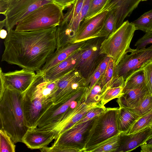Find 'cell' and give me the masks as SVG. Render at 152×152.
<instances>
[{
	"mask_svg": "<svg viewBox=\"0 0 152 152\" xmlns=\"http://www.w3.org/2000/svg\"><path fill=\"white\" fill-rule=\"evenodd\" d=\"M36 72L23 98L25 119L29 128L37 127L40 118L53 104L57 90L58 79L50 80L46 78L44 72L39 70Z\"/></svg>",
	"mask_w": 152,
	"mask_h": 152,
	"instance_id": "obj_2",
	"label": "cell"
},
{
	"mask_svg": "<svg viewBox=\"0 0 152 152\" xmlns=\"http://www.w3.org/2000/svg\"><path fill=\"white\" fill-rule=\"evenodd\" d=\"M140 147L141 152H152V146L142 145Z\"/></svg>",
	"mask_w": 152,
	"mask_h": 152,
	"instance_id": "obj_41",
	"label": "cell"
},
{
	"mask_svg": "<svg viewBox=\"0 0 152 152\" xmlns=\"http://www.w3.org/2000/svg\"><path fill=\"white\" fill-rule=\"evenodd\" d=\"M118 109L106 108L104 111L96 117L85 142L86 150L88 147L120 133L117 125Z\"/></svg>",
	"mask_w": 152,
	"mask_h": 152,
	"instance_id": "obj_7",
	"label": "cell"
},
{
	"mask_svg": "<svg viewBox=\"0 0 152 152\" xmlns=\"http://www.w3.org/2000/svg\"><path fill=\"white\" fill-rule=\"evenodd\" d=\"M151 127L152 128V126H151Z\"/></svg>",
	"mask_w": 152,
	"mask_h": 152,
	"instance_id": "obj_47",
	"label": "cell"
},
{
	"mask_svg": "<svg viewBox=\"0 0 152 152\" xmlns=\"http://www.w3.org/2000/svg\"><path fill=\"white\" fill-rule=\"evenodd\" d=\"M5 26V18L0 22V30L3 29L4 27Z\"/></svg>",
	"mask_w": 152,
	"mask_h": 152,
	"instance_id": "obj_44",
	"label": "cell"
},
{
	"mask_svg": "<svg viewBox=\"0 0 152 152\" xmlns=\"http://www.w3.org/2000/svg\"><path fill=\"white\" fill-rule=\"evenodd\" d=\"M86 87V79L73 69L58 79L53 104L65 102Z\"/></svg>",
	"mask_w": 152,
	"mask_h": 152,
	"instance_id": "obj_9",
	"label": "cell"
},
{
	"mask_svg": "<svg viewBox=\"0 0 152 152\" xmlns=\"http://www.w3.org/2000/svg\"><path fill=\"white\" fill-rule=\"evenodd\" d=\"M56 138V132L52 130H39L36 127L28 128L23 137L22 142L31 149H39L47 147Z\"/></svg>",
	"mask_w": 152,
	"mask_h": 152,
	"instance_id": "obj_14",
	"label": "cell"
},
{
	"mask_svg": "<svg viewBox=\"0 0 152 152\" xmlns=\"http://www.w3.org/2000/svg\"><path fill=\"white\" fill-rule=\"evenodd\" d=\"M23 95L17 91L5 89L0 98L1 128L7 132L15 143L22 142L29 128L23 107Z\"/></svg>",
	"mask_w": 152,
	"mask_h": 152,
	"instance_id": "obj_3",
	"label": "cell"
},
{
	"mask_svg": "<svg viewBox=\"0 0 152 152\" xmlns=\"http://www.w3.org/2000/svg\"><path fill=\"white\" fill-rule=\"evenodd\" d=\"M110 58V57L105 55L101 59L97 66V67L101 72L102 76L106 70Z\"/></svg>",
	"mask_w": 152,
	"mask_h": 152,
	"instance_id": "obj_39",
	"label": "cell"
},
{
	"mask_svg": "<svg viewBox=\"0 0 152 152\" xmlns=\"http://www.w3.org/2000/svg\"><path fill=\"white\" fill-rule=\"evenodd\" d=\"M101 89L99 80L91 88L88 89L85 98L84 102L86 104L100 102Z\"/></svg>",
	"mask_w": 152,
	"mask_h": 152,
	"instance_id": "obj_31",
	"label": "cell"
},
{
	"mask_svg": "<svg viewBox=\"0 0 152 152\" xmlns=\"http://www.w3.org/2000/svg\"><path fill=\"white\" fill-rule=\"evenodd\" d=\"M56 28L26 31L11 30L4 42L1 61L39 71L56 49Z\"/></svg>",
	"mask_w": 152,
	"mask_h": 152,
	"instance_id": "obj_1",
	"label": "cell"
},
{
	"mask_svg": "<svg viewBox=\"0 0 152 152\" xmlns=\"http://www.w3.org/2000/svg\"><path fill=\"white\" fill-rule=\"evenodd\" d=\"M86 41L67 44L56 49L39 70L45 72L64 61L72 54L80 50Z\"/></svg>",
	"mask_w": 152,
	"mask_h": 152,
	"instance_id": "obj_17",
	"label": "cell"
},
{
	"mask_svg": "<svg viewBox=\"0 0 152 152\" xmlns=\"http://www.w3.org/2000/svg\"><path fill=\"white\" fill-rule=\"evenodd\" d=\"M82 53V50L81 49L72 54L64 61L45 72L46 78L51 81L56 80L69 71L75 68Z\"/></svg>",
	"mask_w": 152,
	"mask_h": 152,
	"instance_id": "obj_18",
	"label": "cell"
},
{
	"mask_svg": "<svg viewBox=\"0 0 152 152\" xmlns=\"http://www.w3.org/2000/svg\"><path fill=\"white\" fill-rule=\"evenodd\" d=\"M142 145L152 146V134L149 137L145 142Z\"/></svg>",
	"mask_w": 152,
	"mask_h": 152,
	"instance_id": "obj_43",
	"label": "cell"
},
{
	"mask_svg": "<svg viewBox=\"0 0 152 152\" xmlns=\"http://www.w3.org/2000/svg\"><path fill=\"white\" fill-rule=\"evenodd\" d=\"M55 4L63 10L71 6L76 0H53Z\"/></svg>",
	"mask_w": 152,
	"mask_h": 152,
	"instance_id": "obj_38",
	"label": "cell"
},
{
	"mask_svg": "<svg viewBox=\"0 0 152 152\" xmlns=\"http://www.w3.org/2000/svg\"><path fill=\"white\" fill-rule=\"evenodd\" d=\"M145 78L146 86L149 94H152V62L143 68Z\"/></svg>",
	"mask_w": 152,
	"mask_h": 152,
	"instance_id": "obj_35",
	"label": "cell"
},
{
	"mask_svg": "<svg viewBox=\"0 0 152 152\" xmlns=\"http://www.w3.org/2000/svg\"><path fill=\"white\" fill-rule=\"evenodd\" d=\"M95 117L85 122L75 124L59 135L51 147H47L40 151L47 152H84L86 150L85 142Z\"/></svg>",
	"mask_w": 152,
	"mask_h": 152,
	"instance_id": "obj_5",
	"label": "cell"
},
{
	"mask_svg": "<svg viewBox=\"0 0 152 152\" xmlns=\"http://www.w3.org/2000/svg\"><path fill=\"white\" fill-rule=\"evenodd\" d=\"M110 0H92L87 14L84 19L98 14L107 5Z\"/></svg>",
	"mask_w": 152,
	"mask_h": 152,
	"instance_id": "obj_32",
	"label": "cell"
},
{
	"mask_svg": "<svg viewBox=\"0 0 152 152\" xmlns=\"http://www.w3.org/2000/svg\"><path fill=\"white\" fill-rule=\"evenodd\" d=\"M117 29L115 16L112 12L108 11L102 28L99 33V37L106 38Z\"/></svg>",
	"mask_w": 152,
	"mask_h": 152,
	"instance_id": "obj_27",
	"label": "cell"
},
{
	"mask_svg": "<svg viewBox=\"0 0 152 152\" xmlns=\"http://www.w3.org/2000/svg\"><path fill=\"white\" fill-rule=\"evenodd\" d=\"M120 134L88 147L84 152H117L120 146Z\"/></svg>",
	"mask_w": 152,
	"mask_h": 152,
	"instance_id": "obj_23",
	"label": "cell"
},
{
	"mask_svg": "<svg viewBox=\"0 0 152 152\" xmlns=\"http://www.w3.org/2000/svg\"><path fill=\"white\" fill-rule=\"evenodd\" d=\"M145 84L144 72L142 69L133 73L125 80L123 91L137 88Z\"/></svg>",
	"mask_w": 152,
	"mask_h": 152,
	"instance_id": "obj_24",
	"label": "cell"
},
{
	"mask_svg": "<svg viewBox=\"0 0 152 152\" xmlns=\"http://www.w3.org/2000/svg\"><path fill=\"white\" fill-rule=\"evenodd\" d=\"M36 74L34 71L25 69L4 73L0 68V78L2 80L5 88L22 93L30 86Z\"/></svg>",
	"mask_w": 152,
	"mask_h": 152,
	"instance_id": "obj_12",
	"label": "cell"
},
{
	"mask_svg": "<svg viewBox=\"0 0 152 152\" xmlns=\"http://www.w3.org/2000/svg\"><path fill=\"white\" fill-rule=\"evenodd\" d=\"M9 1L0 0V13L4 15L8 8Z\"/></svg>",
	"mask_w": 152,
	"mask_h": 152,
	"instance_id": "obj_40",
	"label": "cell"
},
{
	"mask_svg": "<svg viewBox=\"0 0 152 152\" xmlns=\"http://www.w3.org/2000/svg\"><path fill=\"white\" fill-rule=\"evenodd\" d=\"M152 134L151 127L129 134L120 133V146L117 152H127L133 150L143 145Z\"/></svg>",
	"mask_w": 152,
	"mask_h": 152,
	"instance_id": "obj_16",
	"label": "cell"
},
{
	"mask_svg": "<svg viewBox=\"0 0 152 152\" xmlns=\"http://www.w3.org/2000/svg\"><path fill=\"white\" fill-rule=\"evenodd\" d=\"M84 1L85 0H76L72 5L68 8L66 12L64 14L60 23L68 24L72 21L80 11Z\"/></svg>",
	"mask_w": 152,
	"mask_h": 152,
	"instance_id": "obj_28",
	"label": "cell"
},
{
	"mask_svg": "<svg viewBox=\"0 0 152 152\" xmlns=\"http://www.w3.org/2000/svg\"><path fill=\"white\" fill-rule=\"evenodd\" d=\"M53 3V0H10L5 16L7 32L29 13L44 4Z\"/></svg>",
	"mask_w": 152,
	"mask_h": 152,
	"instance_id": "obj_11",
	"label": "cell"
},
{
	"mask_svg": "<svg viewBox=\"0 0 152 152\" xmlns=\"http://www.w3.org/2000/svg\"><path fill=\"white\" fill-rule=\"evenodd\" d=\"M152 44V32L146 33L141 38L136 42L135 46L136 49L145 48L146 46L149 44Z\"/></svg>",
	"mask_w": 152,
	"mask_h": 152,
	"instance_id": "obj_36",
	"label": "cell"
},
{
	"mask_svg": "<svg viewBox=\"0 0 152 152\" xmlns=\"http://www.w3.org/2000/svg\"><path fill=\"white\" fill-rule=\"evenodd\" d=\"M148 0H142V1H148Z\"/></svg>",
	"mask_w": 152,
	"mask_h": 152,
	"instance_id": "obj_45",
	"label": "cell"
},
{
	"mask_svg": "<svg viewBox=\"0 0 152 152\" xmlns=\"http://www.w3.org/2000/svg\"><path fill=\"white\" fill-rule=\"evenodd\" d=\"M128 109L141 116L148 113L152 110V94H147L137 107Z\"/></svg>",
	"mask_w": 152,
	"mask_h": 152,
	"instance_id": "obj_29",
	"label": "cell"
},
{
	"mask_svg": "<svg viewBox=\"0 0 152 152\" xmlns=\"http://www.w3.org/2000/svg\"><path fill=\"white\" fill-rule=\"evenodd\" d=\"M101 76V72L97 67L91 74L86 79V87L89 89L91 88L99 80Z\"/></svg>",
	"mask_w": 152,
	"mask_h": 152,
	"instance_id": "obj_37",
	"label": "cell"
},
{
	"mask_svg": "<svg viewBox=\"0 0 152 152\" xmlns=\"http://www.w3.org/2000/svg\"><path fill=\"white\" fill-rule=\"evenodd\" d=\"M7 31L3 29L0 30V37L1 39H4L6 38L8 34V32Z\"/></svg>",
	"mask_w": 152,
	"mask_h": 152,
	"instance_id": "obj_42",
	"label": "cell"
},
{
	"mask_svg": "<svg viewBox=\"0 0 152 152\" xmlns=\"http://www.w3.org/2000/svg\"><path fill=\"white\" fill-rule=\"evenodd\" d=\"M148 93L145 84L137 88L123 91L122 94L117 98V102L119 107L133 109L138 106Z\"/></svg>",
	"mask_w": 152,
	"mask_h": 152,
	"instance_id": "obj_19",
	"label": "cell"
},
{
	"mask_svg": "<svg viewBox=\"0 0 152 152\" xmlns=\"http://www.w3.org/2000/svg\"><path fill=\"white\" fill-rule=\"evenodd\" d=\"M102 37L91 39L86 41L82 48V53L75 68L86 79L94 72L105 55L100 53Z\"/></svg>",
	"mask_w": 152,
	"mask_h": 152,
	"instance_id": "obj_10",
	"label": "cell"
},
{
	"mask_svg": "<svg viewBox=\"0 0 152 152\" xmlns=\"http://www.w3.org/2000/svg\"><path fill=\"white\" fill-rule=\"evenodd\" d=\"M131 23L136 30H140L145 33L152 32V10L145 12Z\"/></svg>",
	"mask_w": 152,
	"mask_h": 152,
	"instance_id": "obj_25",
	"label": "cell"
},
{
	"mask_svg": "<svg viewBox=\"0 0 152 152\" xmlns=\"http://www.w3.org/2000/svg\"><path fill=\"white\" fill-rule=\"evenodd\" d=\"M140 117L128 108L119 107L117 113V125L119 132L127 133Z\"/></svg>",
	"mask_w": 152,
	"mask_h": 152,
	"instance_id": "obj_21",
	"label": "cell"
},
{
	"mask_svg": "<svg viewBox=\"0 0 152 152\" xmlns=\"http://www.w3.org/2000/svg\"><path fill=\"white\" fill-rule=\"evenodd\" d=\"M116 66L114 61L111 58L106 70L99 80L102 89L115 76Z\"/></svg>",
	"mask_w": 152,
	"mask_h": 152,
	"instance_id": "obj_33",
	"label": "cell"
},
{
	"mask_svg": "<svg viewBox=\"0 0 152 152\" xmlns=\"http://www.w3.org/2000/svg\"><path fill=\"white\" fill-rule=\"evenodd\" d=\"M106 108L104 106H101L94 108L87 112L83 117L76 124L86 121L99 115L106 110Z\"/></svg>",
	"mask_w": 152,
	"mask_h": 152,
	"instance_id": "obj_34",
	"label": "cell"
},
{
	"mask_svg": "<svg viewBox=\"0 0 152 152\" xmlns=\"http://www.w3.org/2000/svg\"><path fill=\"white\" fill-rule=\"evenodd\" d=\"M92 0H85L79 13L71 22L68 24L60 23L65 31L74 38L79 26L87 14Z\"/></svg>",
	"mask_w": 152,
	"mask_h": 152,
	"instance_id": "obj_22",
	"label": "cell"
},
{
	"mask_svg": "<svg viewBox=\"0 0 152 152\" xmlns=\"http://www.w3.org/2000/svg\"><path fill=\"white\" fill-rule=\"evenodd\" d=\"M152 125V110L138 119L128 132L129 134L141 131Z\"/></svg>",
	"mask_w": 152,
	"mask_h": 152,
	"instance_id": "obj_26",
	"label": "cell"
},
{
	"mask_svg": "<svg viewBox=\"0 0 152 152\" xmlns=\"http://www.w3.org/2000/svg\"><path fill=\"white\" fill-rule=\"evenodd\" d=\"M63 11L54 3L44 4L20 21L15 30L26 31L57 26L63 17Z\"/></svg>",
	"mask_w": 152,
	"mask_h": 152,
	"instance_id": "obj_4",
	"label": "cell"
},
{
	"mask_svg": "<svg viewBox=\"0 0 152 152\" xmlns=\"http://www.w3.org/2000/svg\"><path fill=\"white\" fill-rule=\"evenodd\" d=\"M116 66L115 76L122 77L125 80L134 72L143 69L152 62V45L147 48L134 49L130 48L128 53Z\"/></svg>",
	"mask_w": 152,
	"mask_h": 152,
	"instance_id": "obj_8",
	"label": "cell"
},
{
	"mask_svg": "<svg viewBox=\"0 0 152 152\" xmlns=\"http://www.w3.org/2000/svg\"><path fill=\"white\" fill-rule=\"evenodd\" d=\"M16 146L7 132L1 128L0 130V151L15 152Z\"/></svg>",
	"mask_w": 152,
	"mask_h": 152,
	"instance_id": "obj_30",
	"label": "cell"
},
{
	"mask_svg": "<svg viewBox=\"0 0 152 152\" xmlns=\"http://www.w3.org/2000/svg\"><path fill=\"white\" fill-rule=\"evenodd\" d=\"M108 12L107 11H104L83 21L74 38V43L99 37Z\"/></svg>",
	"mask_w": 152,
	"mask_h": 152,
	"instance_id": "obj_13",
	"label": "cell"
},
{
	"mask_svg": "<svg viewBox=\"0 0 152 152\" xmlns=\"http://www.w3.org/2000/svg\"><path fill=\"white\" fill-rule=\"evenodd\" d=\"M5 0V1H10V0Z\"/></svg>",
	"mask_w": 152,
	"mask_h": 152,
	"instance_id": "obj_46",
	"label": "cell"
},
{
	"mask_svg": "<svg viewBox=\"0 0 152 152\" xmlns=\"http://www.w3.org/2000/svg\"><path fill=\"white\" fill-rule=\"evenodd\" d=\"M141 1L142 0H110L99 13L105 11L112 12L115 16L118 28L125 18L130 16Z\"/></svg>",
	"mask_w": 152,
	"mask_h": 152,
	"instance_id": "obj_15",
	"label": "cell"
},
{
	"mask_svg": "<svg viewBox=\"0 0 152 152\" xmlns=\"http://www.w3.org/2000/svg\"><path fill=\"white\" fill-rule=\"evenodd\" d=\"M125 80L122 77L114 76L101 89L100 103L102 106L118 98L122 94Z\"/></svg>",
	"mask_w": 152,
	"mask_h": 152,
	"instance_id": "obj_20",
	"label": "cell"
},
{
	"mask_svg": "<svg viewBox=\"0 0 152 152\" xmlns=\"http://www.w3.org/2000/svg\"><path fill=\"white\" fill-rule=\"evenodd\" d=\"M128 20L124 21L113 33L102 42L100 53L113 59L116 66L128 53L130 44L136 31Z\"/></svg>",
	"mask_w": 152,
	"mask_h": 152,
	"instance_id": "obj_6",
	"label": "cell"
}]
</instances>
